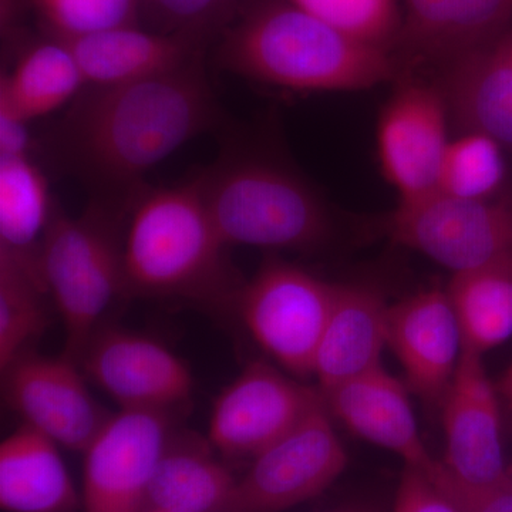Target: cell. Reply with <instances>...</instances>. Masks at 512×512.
I'll return each instance as SVG.
<instances>
[{"instance_id": "obj_14", "label": "cell", "mask_w": 512, "mask_h": 512, "mask_svg": "<svg viewBox=\"0 0 512 512\" xmlns=\"http://www.w3.org/2000/svg\"><path fill=\"white\" fill-rule=\"evenodd\" d=\"M3 375L6 400L23 424L60 447L83 453L109 419L70 356L28 352L3 370Z\"/></svg>"}, {"instance_id": "obj_31", "label": "cell", "mask_w": 512, "mask_h": 512, "mask_svg": "<svg viewBox=\"0 0 512 512\" xmlns=\"http://www.w3.org/2000/svg\"><path fill=\"white\" fill-rule=\"evenodd\" d=\"M427 474L450 495L461 512H512V471L504 480L481 487L458 483L440 460Z\"/></svg>"}, {"instance_id": "obj_1", "label": "cell", "mask_w": 512, "mask_h": 512, "mask_svg": "<svg viewBox=\"0 0 512 512\" xmlns=\"http://www.w3.org/2000/svg\"><path fill=\"white\" fill-rule=\"evenodd\" d=\"M224 126L202 60L119 86L84 87L45 138L60 173L90 201L130 210L146 175L192 138Z\"/></svg>"}, {"instance_id": "obj_27", "label": "cell", "mask_w": 512, "mask_h": 512, "mask_svg": "<svg viewBox=\"0 0 512 512\" xmlns=\"http://www.w3.org/2000/svg\"><path fill=\"white\" fill-rule=\"evenodd\" d=\"M505 173L500 144L483 134L460 133L448 143L437 190L466 200H490L500 194Z\"/></svg>"}, {"instance_id": "obj_15", "label": "cell", "mask_w": 512, "mask_h": 512, "mask_svg": "<svg viewBox=\"0 0 512 512\" xmlns=\"http://www.w3.org/2000/svg\"><path fill=\"white\" fill-rule=\"evenodd\" d=\"M386 343L410 392L439 406L463 356V338L446 289H424L387 308Z\"/></svg>"}, {"instance_id": "obj_35", "label": "cell", "mask_w": 512, "mask_h": 512, "mask_svg": "<svg viewBox=\"0 0 512 512\" xmlns=\"http://www.w3.org/2000/svg\"><path fill=\"white\" fill-rule=\"evenodd\" d=\"M332 512H366L362 510H338V511H332Z\"/></svg>"}, {"instance_id": "obj_22", "label": "cell", "mask_w": 512, "mask_h": 512, "mask_svg": "<svg viewBox=\"0 0 512 512\" xmlns=\"http://www.w3.org/2000/svg\"><path fill=\"white\" fill-rule=\"evenodd\" d=\"M53 208L46 175L30 151L0 153V255L43 284L40 255Z\"/></svg>"}, {"instance_id": "obj_5", "label": "cell", "mask_w": 512, "mask_h": 512, "mask_svg": "<svg viewBox=\"0 0 512 512\" xmlns=\"http://www.w3.org/2000/svg\"><path fill=\"white\" fill-rule=\"evenodd\" d=\"M126 208L90 201L70 217L55 204L42 245L43 281L62 316L66 352L79 360L101 316L124 289Z\"/></svg>"}, {"instance_id": "obj_26", "label": "cell", "mask_w": 512, "mask_h": 512, "mask_svg": "<svg viewBox=\"0 0 512 512\" xmlns=\"http://www.w3.org/2000/svg\"><path fill=\"white\" fill-rule=\"evenodd\" d=\"M46 286L8 256L0 255V369L28 353L47 328Z\"/></svg>"}, {"instance_id": "obj_36", "label": "cell", "mask_w": 512, "mask_h": 512, "mask_svg": "<svg viewBox=\"0 0 512 512\" xmlns=\"http://www.w3.org/2000/svg\"><path fill=\"white\" fill-rule=\"evenodd\" d=\"M144 512H164V511H157V510H147V511H144Z\"/></svg>"}, {"instance_id": "obj_6", "label": "cell", "mask_w": 512, "mask_h": 512, "mask_svg": "<svg viewBox=\"0 0 512 512\" xmlns=\"http://www.w3.org/2000/svg\"><path fill=\"white\" fill-rule=\"evenodd\" d=\"M387 237L451 272L512 264V200H466L439 190L399 201L386 220Z\"/></svg>"}, {"instance_id": "obj_16", "label": "cell", "mask_w": 512, "mask_h": 512, "mask_svg": "<svg viewBox=\"0 0 512 512\" xmlns=\"http://www.w3.org/2000/svg\"><path fill=\"white\" fill-rule=\"evenodd\" d=\"M394 56L402 77L493 45L512 20V0H399Z\"/></svg>"}, {"instance_id": "obj_19", "label": "cell", "mask_w": 512, "mask_h": 512, "mask_svg": "<svg viewBox=\"0 0 512 512\" xmlns=\"http://www.w3.org/2000/svg\"><path fill=\"white\" fill-rule=\"evenodd\" d=\"M436 83L460 133L490 137L512 150V62L493 45L439 67Z\"/></svg>"}, {"instance_id": "obj_34", "label": "cell", "mask_w": 512, "mask_h": 512, "mask_svg": "<svg viewBox=\"0 0 512 512\" xmlns=\"http://www.w3.org/2000/svg\"><path fill=\"white\" fill-rule=\"evenodd\" d=\"M495 43H497V46L503 50L504 55L512 62V33L501 36Z\"/></svg>"}, {"instance_id": "obj_33", "label": "cell", "mask_w": 512, "mask_h": 512, "mask_svg": "<svg viewBox=\"0 0 512 512\" xmlns=\"http://www.w3.org/2000/svg\"><path fill=\"white\" fill-rule=\"evenodd\" d=\"M498 392L504 399L512 404V362L505 370L504 375L501 376L500 383H498Z\"/></svg>"}, {"instance_id": "obj_23", "label": "cell", "mask_w": 512, "mask_h": 512, "mask_svg": "<svg viewBox=\"0 0 512 512\" xmlns=\"http://www.w3.org/2000/svg\"><path fill=\"white\" fill-rule=\"evenodd\" d=\"M200 444L175 446L168 440L158 458L147 494V510L225 512L237 477Z\"/></svg>"}, {"instance_id": "obj_20", "label": "cell", "mask_w": 512, "mask_h": 512, "mask_svg": "<svg viewBox=\"0 0 512 512\" xmlns=\"http://www.w3.org/2000/svg\"><path fill=\"white\" fill-rule=\"evenodd\" d=\"M387 308L380 292L370 286L338 284L313 363L320 392L383 365Z\"/></svg>"}, {"instance_id": "obj_29", "label": "cell", "mask_w": 512, "mask_h": 512, "mask_svg": "<svg viewBox=\"0 0 512 512\" xmlns=\"http://www.w3.org/2000/svg\"><path fill=\"white\" fill-rule=\"evenodd\" d=\"M56 39L136 26L141 0H30Z\"/></svg>"}, {"instance_id": "obj_32", "label": "cell", "mask_w": 512, "mask_h": 512, "mask_svg": "<svg viewBox=\"0 0 512 512\" xmlns=\"http://www.w3.org/2000/svg\"><path fill=\"white\" fill-rule=\"evenodd\" d=\"M393 512H461L450 495L424 471L404 467Z\"/></svg>"}, {"instance_id": "obj_9", "label": "cell", "mask_w": 512, "mask_h": 512, "mask_svg": "<svg viewBox=\"0 0 512 512\" xmlns=\"http://www.w3.org/2000/svg\"><path fill=\"white\" fill-rule=\"evenodd\" d=\"M450 113L434 82L416 74L400 77L377 121V156L399 201L416 200L437 190L450 143Z\"/></svg>"}, {"instance_id": "obj_12", "label": "cell", "mask_w": 512, "mask_h": 512, "mask_svg": "<svg viewBox=\"0 0 512 512\" xmlns=\"http://www.w3.org/2000/svg\"><path fill=\"white\" fill-rule=\"evenodd\" d=\"M79 360L84 375L121 409L167 413L194 392V376L180 356L131 330L97 329Z\"/></svg>"}, {"instance_id": "obj_7", "label": "cell", "mask_w": 512, "mask_h": 512, "mask_svg": "<svg viewBox=\"0 0 512 512\" xmlns=\"http://www.w3.org/2000/svg\"><path fill=\"white\" fill-rule=\"evenodd\" d=\"M338 284L269 256L239 292L245 328L289 375L312 376Z\"/></svg>"}, {"instance_id": "obj_17", "label": "cell", "mask_w": 512, "mask_h": 512, "mask_svg": "<svg viewBox=\"0 0 512 512\" xmlns=\"http://www.w3.org/2000/svg\"><path fill=\"white\" fill-rule=\"evenodd\" d=\"M409 393L406 383L380 365L323 392L322 399L332 419L356 436L392 451L404 467L430 473L439 460L421 439Z\"/></svg>"}, {"instance_id": "obj_13", "label": "cell", "mask_w": 512, "mask_h": 512, "mask_svg": "<svg viewBox=\"0 0 512 512\" xmlns=\"http://www.w3.org/2000/svg\"><path fill=\"white\" fill-rule=\"evenodd\" d=\"M440 410L444 433L440 461L454 480L481 487L511 473L504 456L500 392L485 370L484 356L463 350Z\"/></svg>"}, {"instance_id": "obj_4", "label": "cell", "mask_w": 512, "mask_h": 512, "mask_svg": "<svg viewBox=\"0 0 512 512\" xmlns=\"http://www.w3.org/2000/svg\"><path fill=\"white\" fill-rule=\"evenodd\" d=\"M221 147L195 180L228 247L306 252L329 244L332 212L298 170L234 137Z\"/></svg>"}, {"instance_id": "obj_30", "label": "cell", "mask_w": 512, "mask_h": 512, "mask_svg": "<svg viewBox=\"0 0 512 512\" xmlns=\"http://www.w3.org/2000/svg\"><path fill=\"white\" fill-rule=\"evenodd\" d=\"M235 0H141L165 33H181L204 39L207 32L224 23Z\"/></svg>"}, {"instance_id": "obj_2", "label": "cell", "mask_w": 512, "mask_h": 512, "mask_svg": "<svg viewBox=\"0 0 512 512\" xmlns=\"http://www.w3.org/2000/svg\"><path fill=\"white\" fill-rule=\"evenodd\" d=\"M221 69L301 93L357 92L397 82L390 50L360 42L286 0L259 3L222 35Z\"/></svg>"}, {"instance_id": "obj_18", "label": "cell", "mask_w": 512, "mask_h": 512, "mask_svg": "<svg viewBox=\"0 0 512 512\" xmlns=\"http://www.w3.org/2000/svg\"><path fill=\"white\" fill-rule=\"evenodd\" d=\"M63 42L72 50L86 87L119 86L175 72L202 59L204 45L200 37L147 32L137 26Z\"/></svg>"}, {"instance_id": "obj_24", "label": "cell", "mask_w": 512, "mask_h": 512, "mask_svg": "<svg viewBox=\"0 0 512 512\" xmlns=\"http://www.w3.org/2000/svg\"><path fill=\"white\" fill-rule=\"evenodd\" d=\"M86 87L72 50L56 39L37 43L0 80V113L29 124L72 103Z\"/></svg>"}, {"instance_id": "obj_3", "label": "cell", "mask_w": 512, "mask_h": 512, "mask_svg": "<svg viewBox=\"0 0 512 512\" xmlns=\"http://www.w3.org/2000/svg\"><path fill=\"white\" fill-rule=\"evenodd\" d=\"M227 248L195 177L175 187L148 185L124 229L126 295L237 305L245 282Z\"/></svg>"}, {"instance_id": "obj_11", "label": "cell", "mask_w": 512, "mask_h": 512, "mask_svg": "<svg viewBox=\"0 0 512 512\" xmlns=\"http://www.w3.org/2000/svg\"><path fill=\"white\" fill-rule=\"evenodd\" d=\"M170 437L164 412L121 409L83 451V512H143Z\"/></svg>"}, {"instance_id": "obj_28", "label": "cell", "mask_w": 512, "mask_h": 512, "mask_svg": "<svg viewBox=\"0 0 512 512\" xmlns=\"http://www.w3.org/2000/svg\"><path fill=\"white\" fill-rule=\"evenodd\" d=\"M350 37L394 53L402 9L399 0H286Z\"/></svg>"}, {"instance_id": "obj_25", "label": "cell", "mask_w": 512, "mask_h": 512, "mask_svg": "<svg viewBox=\"0 0 512 512\" xmlns=\"http://www.w3.org/2000/svg\"><path fill=\"white\" fill-rule=\"evenodd\" d=\"M464 350L485 356L512 336V264L451 275L446 288Z\"/></svg>"}, {"instance_id": "obj_21", "label": "cell", "mask_w": 512, "mask_h": 512, "mask_svg": "<svg viewBox=\"0 0 512 512\" xmlns=\"http://www.w3.org/2000/svg\"><path fill=\"white\" fill-rule=\"evenodd\" d=\"M59 444L22 424L0 443V507L8 512H73L80 505Z\"/></svg>"}, {"instance_id": "obj_8", "label": "cell", "mask_w": 512, "mask_h": 512, "mask_svg": "<svg viewBox=\"0 0 512 512\" xmlns=\"http://www.w3.org/2000/svg\"><path fill=\"white\" fill-rule=\"evenodd\" d=\"M333 421L322 399L301 423L252 458L225 512H282L322 494L348 466Z\"/></svg>"}, {"instance_id": "obj_10", "label": "cell", "mask_w": 512, "mask_h": 512, "mask_svg": "<svg viewBox=\"0 0 512 512\" xmlns=\"http://www.w3.org/2000/svg\"><path fill=\"white\" fill-rule=\"evenodd\" d=\"M322 402L278 367L255 360L222 390L208 421V443L229 457H251L285 436Z\"/></svg>"}]
</instances>
